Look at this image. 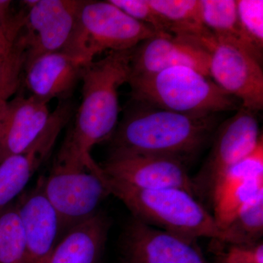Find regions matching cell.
<instances>
[{"label":"cell","instance_id":"d6986e66","mask_svg":"<svg viewBox=\"0 0 263 263\" xmlns=\"http://www.w3.org/2000/svg\"><path fill=\"white\" fill-rule=\"evenodd\" d=\"M22 22L15 18L0 27V99H8L18 91L26 65V48L20 35Z\"/></svg>","mask_w":263,"mask_h":263},{"label":"cell","instance_id":"ffe728a7","mask_svg":"<svg viewBox=\"0 0 263 263\" xmlns=\"http://www.w3.org/2000/svg\"><path fill=\"white\" fill-rule=\"evenodd\" d=\"M200 9L204 25L217 42L247 52L240 36L236 0H200Z\"/></svg>","mask_w":263,"mask_h":263},{"label":"cell","instance_id":"277c9868","mask_svg":"<svg viewBox=\"0 0 263 263\" xmlns=\"http://www.w3.org/2000/svg\"><path fill=\"white\" fill-rule=\"evenodd\" d=\"M127 84L134 101L176 113L210 115L241 107L209 76L185 66L129 78Z\"/></svg>","mask_w":263,"mask_h":263},{"label":"cell","instance_id":"83f0119b","mask_svg":"<svg viewBox=\"0 0 263 263\" xmlns=\"http://www.w3.org/2000/svg\"><path fill=\"white\" fill-rule=\"evenodd\" d=\"M0 27H1V26H0Z\"/></svg>","mask_w":263,"mask_h":263},{"label":"cell","instance_id":"6da1fadb","mask_svg":"<svg viewBox=\"0 0 263 263\" xmlns=\"http://www.w3.org/2000/svg\"><path fill=\"white\" fill-rule=\"evenodd\" d=\"M132 50L109 51L101 60L83 65L81 102L53 167L103 176L91 151L97 144L110 140L117 129L119 89L129 81Z\"/></svg>","mask_w":263,"mask_h":263},{"label":"cell","instance_id":"3957f363","mask_svg":"<svg viewBox=\"0 0 263 263\" xmlns=\"http://www.w3.org/2000/svg\"><path fill=\"white\" fill-rule=\"evenodd\" d=\"M105 183L110 195L119 199L133 218L148 226L191 239L209 238L224 245L229 242L228 235L216 224L212 214L186 190H141L105 175Z\"/></svg>","mask_w":263,"mask_h":263},{"label":"cell","instance_id":"484cf974","mask_svg":"<svg viewBox=\"0 0 263 263\" xmlns=\"http://www.w3.org/2000/svg\"><path fill=\"white\" fill-rule=\"evenodd\" d=\"M218 252L217 263H263V243L224 245Z\"/></svg>","mask_w":263,"mask_h":263},{"label":"cell","instance_id":"ba28073f","mask_svg":"<svg viewBox=\"0 0 263 263\" xmlns=\"http://www.w3.org/2000/svg\"><path fill=\"white\" fill-rule=\"evenodd\" d=\"M257 113L240 107L216 128L205 165L193 179L198 197L210 195L214 183L232 166L250 155L262 141Z\"/></svg>","mask_w":263,"mask_h":263},{"label":"cell","instance_id":"5bb4252c","mask_svg":"<svg viewBox=\"0 0 263 263\" xmlns=\"http://www.w3.org/2000/svg\"><path fill=\"white\" fill-rule=\"evenodd\" d=\"M209 63L210 53L203 48L174 36L157 34L132 50L129 78L177 66L191 67L210 77Z\"/></svg>","mask_w":263,"mask_h":263},{"label":"cell","instance_id":"cb8c5ba5","mask_svg":"<svg viewBox=\"0 0 263 263\" xmlns=\"http://www.w3.org/2000/svg\"><path fill=\"white\" fill-rule=\"evenodd\" d=\"M232 243H255L262 241L263 195L240 211L224 230Z\"/></svg>","mask_w":263,"mask_h":263},{"label":"cell","instance_id":"603a6c76","mask_svg":"<svg viewBox=\"0 0 263 263\" xmlns=\"http://www.w3.org/2000/svg\"><path fill=\"white\" fill-rule=\"evenodd\" d=\"M240 36L246 51L262 65L263 1L237 0Z\"/></svg>","mask_w":263,"mask_h":263},{"label":"cell","instance_id":"4316f807","mask_svg":"<svg viewBox=\"0 0 263 263\" xmlns=\"http://www.w3.org/2000/svg\"><path fill=\"white\" fill-rule=\"evenodd\" d=\"M11 1L0 0V26H5L13 20L15 15L10 13Z\"/></svg>","mask_w":263,"mask_h":263},{"label":"cell","instance_id":"5b68a950","mask_svg":"<svg viewBox=\"0 0 263 263\" xmlns=\"http://www.w3.org/2000/svg\"><path fill=\"white\" fill-rule=\"evenodd\" d=\"M157 35L110 1H84L72 37L62 52L82 65L105 51H128Z\"/></svg>","mask_w":263,"mask_h":263},{"label":"cell","instance_id":"2e32d148","mask_svg":"<svg viewBox=\"0 0 263 263\" xmlns=\"http://www.w3.org/2000/svg\"><path fill=\"white\" fill-rule=\"evenodd\" d=\"M82 64L64 53L38 57L24 69L31 95L49 103L53 99L68 101L81 81Z\"/></svg>","mask_w":263,"mask_h":263},{"label":"cell","instance_id":"d4e9b609","mask_svg":"<svg viewBox=\"0 0 263 263\" xmlns=\"http://www.w3.org/2000/svg\"><path fill=\"white\" fill-rule=\"evenodd\" d=\"M109 1L131 18L153 29L157 35H171L168 23L151 6L148 0Z\"/></svg>","mask_w":263,"mask_h":263},{"label":"cell","instance_id":"4fadbf2b","mask_svg":"<svg viewBox=\"0 0 263 263\" xmlns=\"http://www.w3.org/2000/svg\"><path fill=\"white\" fill-rule=\"evenodd\" d=\"M51 117L48 103L32 95L0 100V163L29 148Z\"/></svg>","mask_w":263,"mask_h":263},{"label":"cell","instance_id":"ac0fdd59","mask_svg":"<svg viewBox=\"0 0 263 263\" xmlns=\"http://www.w3.org/2000/svg\"><path fill=\"white\" fill-rule=\"evenodd\" d=\"M169 24L171 35L193 43L210 53L217 43L204 25L200 0H148Z\"/></svg>","mask_w":263,"mask_h":263},{"label":"cell","instance_id":"9c48e42d","mask_svg":"<svg viewBox=\"0 0 263 263\" xmlns=\"http://www.w3.org/2000/svg\"><path fill=\"white\" fill-rule=\"evenodd\" d=\"M186 161L158 155L110 154L101 166L104 174L116 181L141 190L180 188L198 198Z\"/></svg>","mask_w":263,"mask_h":263},{"label":"cell","instance_id":"8992f818","mask_svg":"<svg viewBox=\"0 0 263 263\" xmlns=\"http://www.w3.org/2000/svg\"><path fill=\"white\" fill-rule=\"evenodd\" d=\"M23 3L26 8L21 36L25 45L26 67L38 57L65 49L84 1L31 0Z\"/></svg>","mask_w":263,"mask_h":263},{"label":"cell","instance_id":"52a82bcc","mask_svg":"<svg viewBox=\"0 0 263 263\" xmlns=\"http://www.w3.org/2000/svg\"><path fill=\"white\" fill-rule=\"evenodd\" d=\"M43 193L56 212L60 228L72 227L98 213L99 205L110 195L105 176L89 171L55 168L41 179Z\"/></svg>","mask_w":263,"mask_h":263},{"label":"cell","instance_id":"7c38bea8","mask_svg":"<svg viewBox=\"0 0 263 263\" xmlns=\"http://www.w3.org/2000/svg\"><path fill=\"white\" fill-rule=\"evenodd\" d=\"M209 76L243 108L256 113L262 110V66L247 52L216 43L210 52Z\"/></svg>","mask_w":263,"mask_h":263},{"label":"cell","instance_id":"30bf717a","mask_svg":"<svg viewBox=\"0 0 263 263\" xmlns=\"http://www.w3.org/2000/svg\"><path fill=\"white\" fill-rule=\"evenodd\" d=\"M121 263H209L197 245L186 238L133 218L122 237Z\"/></svg>","mask_w":263,"mask_h":263},{"label":"cell","instance_id":"9a60e30c","mask_svg":"<svg viewBox=\"0 0 263 263\" xmlns=\"http://www.w3.org/2000/svg\"><path fill=\"white\" fill-rule=\"evenodd\" d=\"M17 200L25 232L23 263H48L60 228L56 212L43 193L41 180L30 193Z\"/></svg>","mask_w":263,"mask_h":263},{"label":"cell","instance_id":"7402d4cb","mask_svg":"<svg viewBox=\"0 0 263 263\" xmlns=\"http://www.w3.org/2000/svg\"><path fill=\"white\" fill-rule=\"evenodd\" d=\"M25 232L16 202L0 211V263H23Z\"/></svg>","mask_w":263,"mask_h":263},{"label":"cell","instance_id":"7a4b0ae2","mask_svg":"<svg viewBox=\"0 0 263 263\" xmlns=\"http://www.w3.org/2000/svg\"><path fill=\"white\" fill-rule=\"evenodd\" d=\"M111 137L110 154H146L186 161L214 136L215 114L176 113L134 101Z\"/></svg>","mask_w":263,"mask_h":263},{"label":"cell","instance_id":"44dd1931","mask_svg":"<svg viewBox=\"0 0 263 263\" xmlns=\"http://www.w3.org/2000/svg\"><path fill=\"white\" fill-rule=\"evenodd\" d=\"M263 195V174L246 180L213 200L216 224L223 231L245 208Z\"/></svg>","mask_w":263,"mask_h":263},{"label":"cell","instance_id":"e0dca14e","mask_svg":"<svg viewBox=\"0 0 263 263\" xmlns=\"http://www.w3.org/2000/svg\"><path fill=\"white\" fill-rule=\"evenodd\" d=\"M109 228L108 217L98 212L67 232L48 263H100Z\"/></svg>","mask_w":263,"mask_h":263},{"label":"cell","instance_id":"8fae6325","mask_svg":"<svg viewBox=\"0 0 263 263\" xmlns=\"http://www.w3.org/2000/svg\"><path fill=\"white\" fill-rule=\"evenodd\" d=\"M73 111L70 103H59L51 112L47 126L31 146L0 163V211L22 195L36 171L51 155L58 137Z\"/></svg>","mask_w":263,"mask_h":263}]
</instances>
